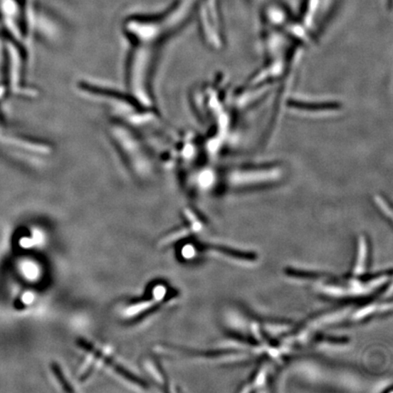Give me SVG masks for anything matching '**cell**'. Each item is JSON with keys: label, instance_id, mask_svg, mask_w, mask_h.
I'll list each match as a JSON object with an SVG mask.
<instances>
[{"label": "cell", "instance_id": "cell-1", "mask_svg": "<svg viewBox=\"0 0 393 393\" xmlns=\"http://www.w3.org/2000/svg\"><path fill=\"white\" fill-rule=\"evenodd\" d=\"M54 372L56 373V376H57V378L60 379L61 384L63 385V387L65 389H68V391H70V389H68V386H70V385H68V383L67 382H65L64 377L62 376V373H61V371L60 368H58V367H57V366H55L54 367Z\"/></svg>", "mask_w": 393, "mask_h": 393}]
</instances>
